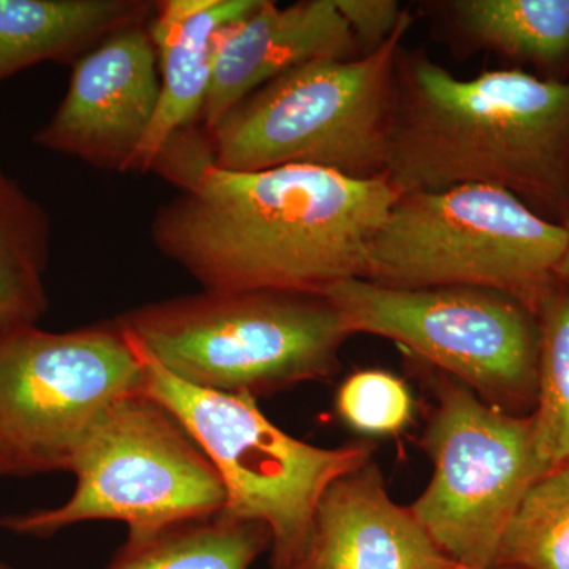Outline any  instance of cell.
<instances>
[{"mask_svg": "<svg viewBox=\"0 0 569 569\" xmlns=\"http://www.w3.org/2000/svg\"><path fill=\"white\" fill-rule=\"evenodd\" d=\"M116 320L183 383L254 400L328 380L351 336L325 295L302 291L203 290L149 302Z\"/></svg>", "mask_w": 569, "mask_h": 569, "instance_id": "3", "label": "cell"}, {"mask_svg": "<svg viewBox=\"0 0 569 569\" xmlns=\"http://www.w3.org/2000/svg\"><path fill=\"white\" fill-rule=\"evenodd\" d=\"M385 176L397 193L492 186L569 223V78L520 69L455 77L400 50Z\"/></svg>", "mask_w": 569, "mask_h": 569, "instance_id": "2", "label": "cell"}, {"mask_svg": "<svg viewBox=\"0 0 569 569\" xmlns=\"http://www.w3.org/2000/svg\"><path fill=\"white\" fill-rule=\"evenodd\" d=\"M456 569H468V568L456 567ZM488 569H515V568H509V567H492V568H488Z\"/></svg>", "mask_w": 569, "mask_h": 569, "instance_id": "24", "label": "cell"}, {"mask_svg": "<svg viewBox=\"0 0 569 569\" xmlns=\"http://www.w3.org/2000/svg\"><path fill=\"white\" fill-rule=\"evenodd\" d=\"M142 385L141 356L116 318L0 331V479L70 471L93 426Z\"/></svg>", "mask_w": 569, "mask_h": 569, "instance_id": "8", "label": "cell"}, {"mask_svg": "<svg viewBox=\"0 0 569 569\" xmlns=\"http://www.w3.org/2000/svg\"><path fill=\"white\" fill-rule=\"evenodd\" d=\"M410 508L388 496L373 460L337 479L313 518L296 569H456Z\"/></svg>", "mask_w": 569, "mask_h": 569, "instance_id": "13", "label": "cell"}, {"mask_svg": "<svg viewBox=\"0 0 569 569\" xmlns=\"http://www.w3.org/2000/svg\"><path fill=\"white\" fill-rule=\"evenodd\" d=\"M50 219L0 167V331L37 325L48 309Z\"/></svg>", "mask_w": 569, "mask_h": 569, "instance_id": "18", "label": "cell"}, {"mask_svg": "<svg viewBox=\"0 0 569 569\" xmlns=\"http://www.w3.org/2000/svg\"><path fill=\"white\" fill-rule=\"evenodd\" d=\"M69 473L73 493L61 507L7 515L18 537L50 538L91 520H119L127 537H146L222 512L227 493L192 433L144 391L118 400L82 441Z\"/></svg>", "mask_w": 569, "mask_h": 569, "instance_id": "7", "label": "cell"}, {"mask_svg": "<svg viewBox=\"0 0 569 569\" xmlns=\"http://www.w3.org/2000/svg\"><path fill=\"white\" fill-rule=\"evenodd\" d=\"M353 33L359 56L372 54L392 36L410 11L396 0H335Z\"/></svg>", "mask_w": 569, "mask_h": 569, "instance_id": "22", "label": "cell"}, {"mask_svg": "<svg viewBox=\"0 0 569 569\" xmlns=\"http://www.w3.org/2000/svg\"><path fill=\"white\" fill-rule=\"evenodd\" d=\"M348 331L392 340L516 415L535 407L541 332L537 312L481 287L395 288L342 280L325 290Z\"/></svg>", "mask_w": 569, "mask_h": 569, "instance_id": "9", "label": "cell"}, {"mask_svg": "<svg viewBox=\"0 0 569 569\" xmlns=\"http://www.w3.org/2000/svg\"><path fill=\"white\" fill-rule=\"evenodd\" d=\"M168 181L179 193L153 217V244L209 291L321 295L361 279L367 247L399 198L387 176L309 164L228 171L209 149Z\"/></svg>", "mask_w": 569, "mask_h": 569, "instance_id": "1", "label": "cell"}, {"mask_svg": "<svg viewBox=\"0 0 569 569\" xmlns=\"http://www.w3.org/2000/svg\"><path fill=\"white\" fill-rule=\"evenodd\" d=\"M0 569H14V568H11L10 565L3 563V561L0 560Z\"/></svg>", "mask_w": 569, "mask_h": 569, "instance_id": "25", "label": "cell"}, {"mask_svg": "<svg viewBox=\"0 0 569 569\" xmlns=\"http://www.w3.org/2000/svg\"><path fill=\"white\" fill-rule=\"evenodd\" d=\"M569 242L515 193L458 186L399 194L367 247L361 279L395 288L481 287L537 312Z\"/></svg>", "mask_w": 569, "mask_h": 569, "instance_id": "5", "label": "cell"}, {"mask_svg": "<svg viewBox=\"0 0 569 569\" xmlns=\"http://www.w3.org/2000/svg\"><path fill=\"white\" fill-rule=\"evenodd\" d=\"M339 417L366 436H397L413 418V397L406 381L383 369L351 373L336 395Z\"/></svg>", "mask_w": 569, "mask_h": 569, "instance_id": "21", "label": "cell"}, {"mask_svg": "<svg viewBox=\"0 0 569 569\" xmlns=\"http://www.w3.org/2000/svg\"><path fill=\"white\" fill-rule=\"evenodd\" d=\"M496 567L569 569V463L527 490L501 537Z\"/></svg>", "mask_w": 569, "mask_h": 569, "instance_id": "20", "label": "cell"}, {"mask_svg": "<svg viewBox=\"0 0 569 569\" xmlns=\"http://www.w3.org/2000/svg\"><path fill=\"white\" fill-rule=\"evenodd\" d=\"M538 389L530 415L535 448L546 470L569 463V287L557 282L537 307Z\"/></svg>", "mask_w": 569, "mask_h": 569, "instance_id": "19", "label": "cell"}, {"mask_svg": "<svg viewBox=\"0 0 569 569\" xmlns=\"http://www.w3.org/2000/svg\"><path fill=\"white\" fill-rule=\"evenodd\" d=\"M146 0H0V81L41 62L74 63L112 33L151 21Z\"/></svg>", "mask_w": 569, "mask_h": 569, "instance_id": "15", "label": "cell"}, {"mask_svg": "<svg viewBox=\"0 0 569 569\" xmlns=\"http://www.w3.org/2000/svg\"><path fill=\"white\" fill-rule=\"evenodd\" d=\"M263 0L156 2L148 29L160 74V100L132 171L152 170L176 134L200 122L224 29L244 20Z\"/></svg>", "mask_w": 569, "mask_h": 569, "instance_id": "14", "label": "cell"}, {"mask_svg": "<svg viewBox=\"0 0 569 569\" xmlns=\"http://www.w3.org/2000/svg\"><path fill=\"white\" fill-rule=\"evenodd\" d=\"M353 58H359L358 47L335 0L287 7L263 0L224 29L200 127L211 132L236 104L284 71L320 59Z\"/></svg>", "mask_w": 569, "mask_h": 569, "instance_id": "12", "label": "cell"}, {"mask_svg": "<svg viewBox=\"0 0 569 569\" xmlns=\"http://www.w3.org/2000/svg\"><path fill=\"white\" fill-rule=\"evenodd\" d=\"M463 47L569 78V0H451L440 3Z\"/></svg>", "mask_w": 569, "mask_h": 569, "instance_id": "16", "label": "cell"}, {"mask_svg": "<svg viewBox=\"0 0 569 569\" xmlns=\"http://www.w3.org/2000/svg\"><path fill=\"white\" fill-rule=\"evenodd\" d=\"M148 24L112 33L73 63L66 97L33 138L37 146L102 170L132 171L160 100Z\"/></svg>", "mask_w": 569, "mask_h": 569, "instance_id": "11", "label": "cell"}, {"mask_svg": "<svg viewBox=\"0 0 569 569\" xmlns=\"http://www.w3.org/2000/svg\"><path fill=\"white\" fill-rule=\"evenodd\" d=\"M133 343L144 366L142 391L182 422L220 475L223 515L264 523L272 535L271 569L298 568L321 497L370 462L372 447L320 448L298 440L269 421L252 397L190 387Z\"/></svg>", "mask_w": 569, "mask_h": 569, "instance_id": "6", "label": "cell"}, {"mask_svg": "<svg viewBox=\"0 0 569 569\" xmlns=\"http://www.w3.org/2000/svg\"><path fill=\"white\" fill-rule=\"evenodd\" d=\"M271 546L264 523L217 512L146 537H127L104 569H250Z\"/></svg>", "mask_w": 569, "mask_h": 569, "instance_id": "17", "label": "cell"}, {"mask_svg": "<svg viewBox=\"0 0 569 569\" xmlns=\"http://www.w3.org/2000/svg\"><path fill=\"white\" fill-rule=\"evenodd\" d=\"M413 18L372 54L320 59L250 93L208 134L212 164L260 171L309 164L351 178L385 176L397 56Z\"/></svg>", "mask_w": 569, "mask_h": 569, "instance_id": "4", "label": "cell"}, {"mask_svg": "<svg viewBox=\"0 0 569 569\" xmlns=\"http://www.w3.org/2000/svg\"><path fill=\"white\" fill-rule=\"evenodd\" d=\"M567 227L569 230V223L567 224ZM556 279L557 282L561 284H567V287H569V242L567 253H565L563 260H561L559 269H557Z\"/></svg>", "mask_w": 569, "mask_h": 569, "instance_id": "23", "label": "cell"}, {"mask_svg": "<svg viewBox=\"0 0 569 569\" xmlns=\"http://www.w3.org/2000/svg\"><path fill=\"white\" fill-rule=\"evenodd\" d=\"M422 437L433 473L410 511L458 567H496L501 537L527 490L548 473L530 417L508 413L451 378Z\"/></svg>", "mask_w": 569, "mask_h": 569, "instance_id": "10", "label": "cell"}]
</instances>
